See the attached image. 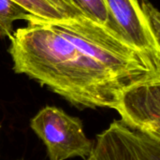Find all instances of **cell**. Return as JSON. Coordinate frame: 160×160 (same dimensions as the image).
I'll return each mask as SVG.
<instances>
[{
    "mask_svg": "<svg viewBox=\"0 0 160 160\" xmlns=\"http://www.w3.org/2000/svg\"><path fill=\"white\" fill-rule=\"evenodd\" d=\"M33 17L35 16L12 0H0V38L12 36L15 21H29Z\"/></svg>",
    "mask_w": 160,
    "mask_h": 160,
    "instance_id": "cell-9",
    "label": "cell"
},
{
    "mask_svg": "<svg viewBox=\"0 0 160 160\" xmlns=\"http://www.w3.org/2000/svg\"><path fill=\"white\" fill-rule=\"evenodd\" d=\"M85 160H160V140L115 120L98 135Z\"/></svg>",
    "mask_w": 160,
    "mask_h": 160,
    "instance_id": "cell-4",
    "label": "cell"
},
{
    "mask_svg": "<svg viewBox=\"0 0 160 160\" xmlns=\"http://www.w3.org/2000/svg\"><path fill=\"white\" fill-rule=\"evenodd\" d=\"M9 39L14 72L47 86L79 109H113L123 92L133 86L39 18L27 21Z\"/></svg>",
    "mask_w": 160,
    "mask_h": 160,
    "instance_id": "cell-1",
    "label": "cell"
},
{
    "mask_svg": "<svg viewBox=\"0 0 160 160\" xmlns=\"http://www.w3.org/2000/svg\"><path fill=\"white\" fill-rule=\"evenodd\" d=\"M52 1L56 6H58L63 11H65L71 19L74 18H79V17H83L71 5L69 0H51Z\"/></svg>",
    "mask_w": 160,
    "mask_h": 160,
    "instance_id": "cell-11",
    "label": "cell"
},
{
    "mask_svg": "<svg viewBox=\"0 0 160 160\" xmlns=\"http://www.w3.org/2000/svg\"><path fill=\"white\" fill-rule=\"evenodd\" d=\"M142 6L152 32L154 33L156 38L159 39L160 17L158 10L147 0H142Z\"/></svg>",
    "mask_w": 160,
    "mask_h": 160,
    "instance_id": "cell-10",
    "label": "cell"
},
{
    "mask_svg": "<svg viewBox=\"0 0 160 160\" xmlns=\"http://www.w3.org/2000/svg\"><path fill=\"white\" fill-rule=\"evenodd\" d=\"M72 7L83 17L123 36L120 26L113 19L105 0H69Z\"/></svg>",
    "mask_w": 160,
    "mask_h": 160,
    "instance_id": "cell-7",
    "label": "cell"
},
{
    "mask_svg": "<svg viewBox=\"0 0 160 160\" xmlns=\"http://www.w3.org/2000/svg\"><path fill=\"white\" fill-rule=\"evenodd\" d=\"M19 160H22V159H19Z\"/></svg>",
    "mask_w": 160,
    "mask_h": 160,
    "instance_id": "cell-13",
    "label": "cell"
},
{
    "mask_svg": "<svg viewBox=\"0 0 160 160\" xmlns=\"http://www.w3.org/2000/svg\"><path fill=\"white\" fill-rule=\"evenodd\" d=\"M46 22L129 84L160 80V56L137 48L105 26L85 17Z\"/></svg>",
    "mask_w": 160,
    "mask_h": 160,
    "instance_id": "cell-2",
    "label": "cell"
},
{
    "mask_svg": "<svg viewBox=\"0 0 160 160\" xmlns=\"http://www.w3.org/2000/svg\"><path fill=\"white\" fill-rule=\"evenodd\" d=\"M113 109L131 128L160 140V80L128 88Z\"/></svg>",
    "mask_w": 160,
    "mask_h": 160,
    "instance_id": "cell-5",
    "label": "cell"
},
{
    "mask_svg": "<svg viewBox=\"0 0 160 160\" xmlns=\"http://www.w3.org/2000/svg\"><path fill=\"white\" fill-rule=\"evenodd\" d=\"M30 128L43 142L49 160L86 158L93 142L84 133L80 118L55 106H45L30 120Z\"/></svg>",
    "mask_w": 160,
    "mask_h": 160,
    "instance_id": "cell-3",
    "label": "cell"
},
{
    "mask_svg": "<svg viewBox=\"0 0 160 160\" xmlns=\"http://www.w3.org/2000/svg\"><path fill=\"white\" fill-rule=\"evenodd\" d=\"M0 128H1V126H0Z\"/></svg>",
    "mask_w": 160,
    "mask_h": 160,
    "instance_id": "cell-12",
    "label": "cell"
},
{
    "mask_svg": "<svg viewBox=\"0 0 160 160\" xmlns=\"http://www.w3.org/2000/svg\"><path fill=\"white\" fill-rule=\"evenodd\" d=\"M31 15L45 21L71 19L51 0H12Z\"/></svg>",
    "mask_w": 160,
    "mask_h": 160,
    "instance_id": "cell-8",
    "label": "cell"
},
{
    "mask_svg": "<svg viewBox=\"0 0 160 160\" xmlns=\"http://www.w3.org/2000/svg\"><path fill=\"white\" fill-rule=\"evenodd\" d=\"M127 39L137 48L160 56L159 39L152 32L142 0H105Z\"/></svg>",
    "mask_w": 160,
    "mask_h": 160,
    "instance_id": "cell-6",
    "label": "cell"
}]
</instances>
